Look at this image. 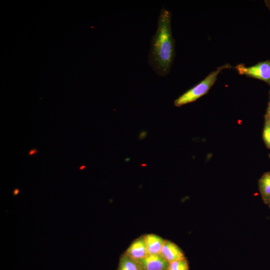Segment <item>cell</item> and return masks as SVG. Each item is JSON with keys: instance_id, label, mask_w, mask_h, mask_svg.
<instances>
[{"instance_id": "cell-1", "label": "cell", "mask_w": 270, "mask_h": 270, "mask_svg": "<svg viewBox=\"0 0 270 270\" xmlns=\"http://www.w3.org/2000/svg\"><path fill=\"white\" fill-rule=\"evenodd\" d=\"M172 14L165 7L160 10L157 28L152 37L148 54V62L160 76L170 72L175 56V41L171 26Z\"/></svg>"}, {"instance_id": "cell-2", "label": "cell", "mask_w": 270, "mask_h": 270, "mask_svg": "<svg viewBox=\"0 0 270 270\" xmlns=\"http://www.w3.org/2000/svg\"><path fill=\"white\" fill-rule=\"evenodd\" d=\"M231 68L232 66L229 64L218 66L216 70L210 72L204 80L176 98L174 102V105L176 106L180 107L192 102L205 95L215 83L220 72L224 70Z\"/></svg>"}, {"instance_id": "cell-3", "label": "cell", "mask_w": 270, "mask_h": 270, "mask_svg": "<svg viewBox=\"0 0 270 270\" xmlns=\"http://www.w3.org/2000/svg\"><path fill=\"white\" fill-rule=\"evenodd\" d=\"M235 68L239 74L262 80L270 86V60L250 66L238 64Z\"/></svg>"}, {"instance_id": "cell-4", "label": "cell", "mask_w": 270, "mask_h": 270, "mask_svg": "<svg viewBox=\"0 0 270 270\" xmlns=\"http://www.w3.org/2000/svg\"><path fill=\"white\" fill-rule=\"evenodd\" d=\"M142 270H168L170 262L160 254H148L138 261Z\"/></svg>"}, {"instance_id": "cell-5", "label": "cell", "mask_w": 270, "mask_h": 270, "mask_svg": "<svg viewBox=\"0 0 270 270\" xmlns=\"http://www.w3.org/2000/svg\"><path fill=\"white\" fill-rule=\"evenodd\" d=\"M124 253L137 262L146 257L148 252L144 235L134 240Z\"/></svg>"}, {"instance_id": "cell-6", "label": "cell", "mask_w": 270, "mask_h": 270, "mask_svg": "<svg viewBox=\"0 0 270 270\" xmlns=\"http://www.w3.org/2000/svg\"><path fill=\"white\" fill-rule=\"evenodd\" d=\"M160 254L169 262L185 258L182 249L175 243L166 240Z\"/></svg>"}, {"instance_id": "cell-7", "label": "cell", "mask_w": 270, "mask_h": 270, "mask_svg": "<svg viewBox=\"0 0 270 270\" xmlns=\"http://www.w3.org/2000/svg\"><path fill=\"white\" fill-rule=\"evenodd\" d=\"M148 254H160L166 240L152 234L144 235Z\"/></svg>"}, {"instance_id": "cell-8", "label": "cell", "mask_w": 270, "mask_h": 270, "mask_svg": "<svg viewBox=\"0 0 270 270\" xmlns=\"http://www.w3.org/2000/svg\"><path fill=\"white\" fill-rule=\"evenodd\" d=\"M258 188L263 202L268 204L270 200V172L264 173L259 179Z\"/></svg>"}, {"instance_id": "cell-9", "label": "cell", "mask_w": 270, "mask_h": 270, "mask_svg": "<svg viewBox=\"0 0 270 270\" xmlns=\"http://www.w3.org/2000/svg\"><path fill=\"white\" fill-rule=\"evenodd\" d=\"M118 270H142L138 262L124 253L121 256Z\"/></svg>"}, {"instance_id": "cell-10", "label": "cell", "mask_w": 270, "mask_h": 270, "mask_svg": "<svg viewBox=\"0 0 270 270\" xmlns=\"http://www.w3.org/2000/svg\"><path fill=\"white\" fill-rule=\"evenodd\" d=\"M168 270H189L188 262L186 258L172 262Z\"/></svg>"}, {"instance_id": "cell-11", "label": "cell", "mask_w": 270, "mask_h": 270, "mask_svg": "<svg viewBox=\"0 0 270 270\" xmlns=\"http://www.w3.org/2000/svg\"><path fill=\"white\" fill-rule=\"evenodd\" d=\"M264 118L262 138L266 148L270 149V120L268 118Z\"/></svg>"}, {"instance_id": "cell-12", "label": "cell", "mask_w": 270, "mask_h": 270, "mask_svg": "<svg viewBox=\"0 0 270 270\" xmlns=\"http://www.w3.org/2000/svg\"><path fill=\"white\" fill-rule=\"evenodd\" d=\"M264 117L270 120V90L269 91V101Z\"/></svg>"}, {"instance_id": "cell-13", "label": "cell", "mask_w": 270, "mask_h": 270, "mask_svg": "<svg viewBox=\"0 0 270 270\" xmlns=\"http://www.w3.org/2000/svg\"><path fill=\"white\" fill-rule=\"evenodd\" d=\"M264 2L268 8L270 10V0H264Z\"/></svg>"}, {"instance_id": "cell-14", "label": "cell", "mask_w": 270, "mask_h": 270, "mask_svg": "<svg viewBox=\"0 0 270 270\" xmlns=\"http://www.w3.org/2000/svg\"><path fill=\"white\" fill-rule=\"evenodd\" d=\"M37 152L36 150V149H32V150H30V152H29V153L28 154L30 155H32V154H34L35 153H36Z\"/></svg>"}, {"instance_id": "cell-15", "label": "cell", "mask_w": 270, "mask_h": 270, "mask_svg": "<svg viewBox=\"0 0 270 270\" xmlns=\"http://www.w3.org/2000/svg\"><path fill=\"white\" fill-rule=\"evenodd\" d=\"M18 192H19L18 189H17V188H16V189H15V190H14V195H16V194H18Z\"/></svg>"}, {"instance_id": "cell-16", "label": "cell", "mask_w": 270, "mask_h": 270, "mask_svg": "<svg viewBox=\"0 0 270 270\" xmlns=\"http://www.w3.org/2000/svg\"><path fill=\"white\" fill-rule=\"evenodd\" d=\"M84 167H85V166H80V170H82V169H83Z\"/></svg>"}, {"instance_id": "cell-17", "label": "cell", "mask_w": 270, "mask_h": 270, "mask_svg": "<svg viewBox=\"0 0 270 270\" xmlns=\"http://www.w3.org/2000/svg\"><path fill=\"white\" fill-rule=\"evenodd\" d=\"M268 205L269 208H270V200Z\"/></svg>"}, {"instance_id": "cell-18", "label": "cell", "mask_w": 270, "mask_h": 270, "mask_svg": "<svg viewBox=\"0 0 270 270\" xmlns=\"http://www.w3.org/2000/svg\"><path fill=\"white\" fill-rule=\"evenodd\" d=\"M268 156H269V158H270V154H269Z\"/></svg>"}]
</instances>
